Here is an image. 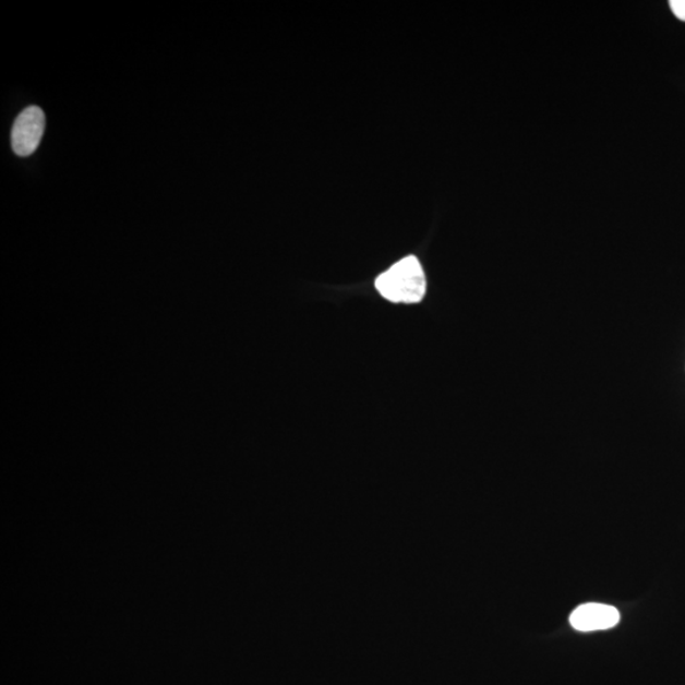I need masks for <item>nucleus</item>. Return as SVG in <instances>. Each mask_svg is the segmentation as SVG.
Listing matches in <instances>:
<instances>
[{"label": "nucleus", "mask_w": 685, "mask_h": 685, "mask_svg": "<svg viewBox=\"0 0 685 685\" xmlns=\"http://www.w3.org/2000/svg\"><path fill=\"white\" fill-rule=\"evenodd\" d=\"M376 288L383 298L395 303H417L424 299L426 279L417 256L394 264L376 279Z\"/></svg>", "instance_id": "obj_1"}, {"label": "nucleus", "mask_w": 685, "mask_h": 685, "mask_svg": "<svg viewBox=\"0 0 685 685\" xmlns=\"http://www.w3.org/2000/svg\"><path fill=\"white\" fill-rule=\"evenodd\" d=\"M45 113L40 107L23 110L12 129V149L19 157H28L40 145L45 132Z\"/></svg>", "instance_id": "obj_2"}, {"label": "nucleus", "mask_w": 685, "mask_h": 685, "mask_svg": "<svg viewBox=\"0 0 685 685\" xmlns=\"http://www.w3.org/2000/svg\"><path fill=\"white\" fill-rule=\"evenodd\" d=\"M620 622V612L612 605L588 603L576 609L570 617V624L582 633L590 630L609 629Z\"/></svg>", "instance_id": "obj_3"}, {"label": "nucleus", "mask_w": 685, "mask_h": 685, "mask_svg": "<svg viewBox=\"0 0 685 685\" xmlns=\"http://www.w3.org/2000/svg\"><path fill=\"white\" fill-rule=\"evenodd\" d=\"M676 19L685 22V0H672L669 2Z\"/></svg>", "instance_id": "obj_4"}]
</instances>
